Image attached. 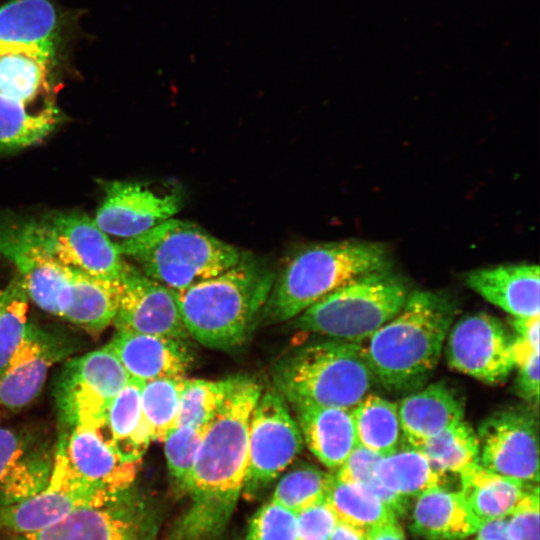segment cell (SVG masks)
<instances>
[{"label":"cell","mask_w":540,"mask_h":540,"mask_svg":"<svg viewBox=\"0 0 540 540\" xmlns=\"http://www.w3.org/2000/svg\"><path fill=\"white\" fill-rule=\"evenodd\" d=\"M261 386L247 376L235 384L206 426L185 491L188 508L167 540H216L225 530L244 489L248 428Z\"/></svg>","instance_id":"obj_1"},{"label":"cell","mask_w":540,"mask_h":540,"mask_svg":"<svg viewBox=\"0 0 540 540\" xmlns=\"http://www.w3.org/2000/svg\"><path fill=\"white\" fill-rule=\"evenodd\" d=\"M274 280L266 266L243 255L224 272L177 291L189 337L215 350L242 345L261 318Z\"/></svg>","instance_id":"obj_2"},{"label":"cell","mask_w":540,"mask_h":540,"mask_svg":"<svg viewBox=\"0 0 540 540\" xmlns=\"http://www.w3.org/2000/svg\"><path fill=\"white\" fill-rule=\"evenodd\" d=\"M455 316L452 302L431 291H414L391 320L363 346L375 377L385 388L419 385L436 367Z\"/></svg>","instance_id":"obj_3"},{"label":"cell","mask_w":540,"mask_h":540,"mask_svg":"<svg viewBox=\"0 0 540 540\" xmlns=\"http://www.w3.org/2000/svg\"><path fill=\"white\" fill-rule=\"evenodd\" d=\"M389 266L388 250L380 243L344 240L308 245L274 280L260 320L275 324L293 319L353 279Z\"/></svg>","instance_id":"obj_4"},{"label":"cell","mask_w":540,"mask_h":540,"mask_svg":"<svg viewBox=\"0 0 540 540\" xmlns=\"http://www.w3.org/2000/svg\"><path fill=\"white\" fill-rule=\"evenodd\" d=\"M276 391L287 403H311L352 410L375 377L360 343L332 339L300 346L273 368Z\"/></svg>","instance_id":"obj_5"},{"label":"cell","mask_w":540,"mask_h":540,"mask_svg":"<svg viewBox=\"0 0 540 540\" xmlns=\"http://www.w3.org/2000/svg\"><path fill=\"white\" fill-rule=\"evenodd\" d=\"M117 246L146 276L175 291L214 277L243 257L236 247L198 224L175 218Z\"/></svg>","instance_id":"obj_6"},{"label":"cell","mask_w":540,"mask_h":540,"mask_svg":"<svg viewBox=\"0 0 540 540\" xmlns=\"http://www.w3.org/2000/svg\"><path fill=\"white\" fill-rule=\"evenodd\" d=\"M408 295L404 281L389 269L374 271L315 302L295 317L294 327L361 344L400 312Z\"/></svg>","instance_id":"obj_7"},{"label":"cell","mask_w":540,"mask_h":540,"mask_svg":"<svg viewBox=\"0 0 540 540\" xmlns=\"http://www.w3.org/2000/svg\"><path fill=\"white\" fill-rule=\"evenodd\" d=\"M14 229L60 263L90 275L122 280L129 264L94 219L57 212L40 219L7 216Z\"/></svg>","instance_id":"obj_8"},{"label":"cell","mask_w":540,"mask_h":540,"mask_svg":"<svg viewBox=\"0 0 540 540\" xmlns=\"http://www.w3.org/2000/svg\"><path fill=\"white\" fill-rule=\"evenodd\" d=\"M129 379L107 345L72 359L64 366L56 388L61 421L68 429L102 427L109 405Z\"/></svg>","instance_id":"obj_9"},{"label":"cell","mask_w":540,"mask_h":540,"mask_svg":"<svg viewBox=\"0 0 540 540\" xmlns=\"http://www.w3.org/2000/svg\"><path fill=\"white\" fill-rule=\"evenodd\" d=\"M303 437L286 400L277 391L261 393L250 417L244 488L254 490L278 477L302 451Z\"/></svg>","instance_id":"obj_10"},{"label":"cell","mask_w":540,"mask_h":540,"mask_svg":"<svg viewBox=\"0 0 540 540\" xmlns=\"http://www.w3.org/2000/svg\"><path fill=\"white\" fill-rule=\"evenodd\" d=\"M477 436L483 467L524 484L538 483V422L531 410L498 411L481 423Z\"/></svg>","instance_id":"obj_11"},{"label":"cell","mask_w":540,"mask_h":540,"mask_svg":"<svg viewBox=\"0 0 540 540\" xmlns=\"http://www.w3.org/2000/svg\"><path fill=\"white\" fill-rule=\"evenodd\" d=\"M447 335L446 359L451 369L488 384L505 381L513 370V339L496 317L465 315Z\"/></svg>","instance_id":"obj_12"},{"label":"cell","mask_w":540,"mask_h":540,"mask_svg":"<svg viewBox=\"0 0 540 540\" xmlns=\"http://www.w3.org/2000/svg\"><path fill=\"white\" fill-rule=\"evenodd\" d=\"M120 494L94 491L81 484L69 472L61 455L55 450L47 485L22 501L0 506V529L11 534L36 532L76 509L107 502Z\"/></svg>","instance_id":"obj_13"},{"label":"cell","mask_w":540,"mask_h":540,"mask_svg":"<svg viewBox=\"0 0 540 540\" xmlns=\"http://www.w3.org/2000/svg\"><path fill=\"white\" fill-rule=\"evenodd\" d=\"M128 491L76 509L42 530L12 534L9 540H147L144 511Z\"/></svg>","instance_id":"obj_14"},{"label":"cell","mask_w":540,"mask_h":540,"mask_svg":"<svg viewBox=\"0 0 540 540\" xmlns=\"http://www.w3.org/2000/svg\"><path fill=\"white\" fill-rule=\"evenodd\" d=\"M56 450L80 483L108 494L129 490L141 463L123 458L98 429L83 425H76L61 435Z\"/></svg>","instance_id":"obj_15"},{"label":"cell","mask_w":540,"mask_h":540,"mask_svg":"<svg viewBox=\"0 0 540 540\" xmlns=\"http://www.w3.org/2000/svg\"><path fill=\"white\" fill-rule=\"evenodd\" d=\"M122 294L113 324L117 330L187 340L177 291L129 264L121 280Z\"/></svg>","instance_id":"obj_16"},{"label":"cell","mask_w":540,"mask_h":540,"mask_svg":"<svg viewBox=\"0 0 540 540\" xmlns=\"http://www.w3.org/2000/svg\"><path fill=\"white\" fill-rule=\"evenodd\" d=\"M104 191L94 221L107 235L124 240L172 218L183 202L179 192L158 195L140 183L127 181L106 182Z\"/></svg>","instance_id":"obj_17"},{"label":"cell","mask_w":540,"mask_h":540,"mask_svg":"<svg viewBox=\"0 0 540 540\" xmlns=\"http://www.w3.org/2000/svg\"><path fill=\"white\" fill-rule=\"evenodd\" d=\"M0 256L17 268L28 298L42 310L62 315L69 298V266L20 235L7 216L0 217Z\"/></svg>","instance_id":"obj_18"},{"label":"cell","mask_w":540,"mask_h":540,"mask_svg":"<svg viewBox=\"0 0 540 540\" xmlns=\"http://www.w3.org/2000/svg\"><path fill=\"white\" fill-rule=\"evenodd\" d=\"M62 337L29 323L27 332L0 370V408L20 410L40 393L50 368L69 354Z\"/></svg>","instance_id":"obj_19"},{"label":"cell","mask_w":540,"mask_h":540,"mask_svg":"<svg viewBox=\"0 0 540 540\" xmlns=\"http://www.w3.org/2000/svg\"><path fill=\"white\" fill-rule=\"evenodd\" d=\"M54 454L35 435L0 426V506L41 491L49 481Z\"/></svg>","instance_id":"obj_20"},{"label":"cell","mask_w":540,"mask_h":540,"mask_svg":"<svg viewBox=\"0 0 540 540\" xmlns=\"http://www.w3.org/2000/svg\"><path fill=\"white\" fill-rule=\"evenodd\" d=\"M107 346L130 378L149 381L185 376L193 362L187 340L117 330Z\"/></svg>","instance_id":"obj_21"},{"label":"cell","mask_w":540,"mask_h":540,"mask_svg":"<svg viewBox=\"0 0 540 540\" xmlns=\"http://www.w3.org/2000/svg\"><path fill=\"white\" fill-rule=\"evenodd\" d=\"M467 286L514 318L539 316V266L527 263L480 268Z\"/></svg>","instance_id":"obj_22"},{"label":"cell","mask_w":540,"mask_h":540,"mask_svg":"<svg viewBox=\"0 0 540 540\" xmlns=\"http://www.w3.org/2000/svg\"><path fill=\"white\" fill-rule=\"evenodd\" d=\"M291 406L309 450L329 469H338L357 445L352 410L311 403Z\"/></svg>","instance_id":"obj_23"},{"label":"cell","mask_w":540,"mask_h":540,"mask_svg":"<svg viewBox=\"0 0 540 540\" xmlns=\"http://www.w3.org/2000/svg\"><path fill=\"white\" fill-rule=\"evenodd\" d=\"M403 440L418 448L450 425L464 420L460 398L444 383L410 394L398 405Z\"/></svg>","instance_id":"obj_24"},{"label":"cell","mask_w":540,"mask_h":540,"mask_svg":"<svg viewBox=\"0 0 540 540\" xmlns=\"http://www.w3.org/2000/svg\"><path fill=\"white\" fill-rule=\"evenodd\" d=\"M480 525L461 491L439 487L417 497L410 529L425 540H458L475 534Z\"/></svg>","instance_id":"obj_25"},{"label":"cell","mask_w":540,"mask_h":540,"mask_svg":"<svg viewBox=\"0 0 540 540\" xmlns=\"http://www.w3.org/2000/svg\"><path fill=\"white\" fill-rule=\"evenodd\" d=\"M121 294L120 280L93 276L69 266V299L61 317L89 332H100L113 323Z\"/></svg>","instance_id":"obj_26"},{"label":"cell","mask_w":540,"mask_h":540,"mask_svg":"<svg viewBox=\"0 0 540 540\" xmlns=\"http://www.w3.org/2000/svg\"><path fill=\"white\" fill-rule=\"evenodd\" d=\"M142 386L143 381L130 378L109 405L104 423L98 428L118 454L137 462H141L152 441L141 408Z\"/></svg>","instance_id":"obj_27"},{"label":"cell","mask_w":540,"mask_h":540,"mask_svg":"<svg viewBox=\"0 0 540 540\" xmlns=\"http://www.w3.org/2000/svg\"><path fill=\"white\" fill-rule=\"evenodd\" d=\"M58 22L48 0H11L0 7V45H21L55 55Z\"/></svg>","instance_id":"obj_28"},{"label":"cell","mask_w":540,"mask_h":540,"mask_svg":"<svg viewBox=\"0 0 540 540\" xmlns=\"http://www.w3.org/2000/svg\"><path fill=\"white\" fill-rule=\"evenodd\" d=\"M459 475L460 491L481 522L508 517L530 486L492 472L479 462L465 468Z\"/></svg>","instance_id":"obj_29"},{"label":"cell","mask_w":540,"mask_h":540,"mask_svg":"<svg viewBox=\"0 0 540 540\" xmlns=\"http://www.w3.org/2000/svg\"><path fill=\"white\" fill-rule=\"evenodd\" d=\"M54 56L21 45H0V94L24 104L49 87Z\"/></svg>","instance_id":"obj_30"},{"label":"cell","mask_w":540,"mask_h":540,"mask_svg":"<svg viewBox=\"0 0 540 540\" xmlns=\"http://www.w3.org/2000/svg\"><path fill=\"white\" fill-rule=\"evenodd\" d=\"M374 472L385 488L406 499L444 487L446 481L445 474L436 470L421 450L406 441L383 456Z\"/></svg>","instance_id":"obj_31"},{"label":"cell","mask_w":540,"mask_h":540,"mask_svg":"<svg viewBox=\"0 0 540 540\" xmlns=\"http://www.w3.org/2000/svg\"><path fill=\"white\" fill-rule=\"evenodd\" d=\"M357 444L380 455L394 452L403 436L398 405L383 397L367 394L353 409Z\"/></svg>","instance_id":"obj_32"},{"label":"cell","mask_w":540,"mask_h":540,"mask_svg":"<svg viewBox=\"0 0 540 540\" xmlns=\"http://www.w3.org/2000/svg\"><path fill=\"white\" fill-rule=\"evenodd\" d=\"M324 501L339 521L365 530L397 517L370 489L343 482L335 474L329 475Z\"/></svg>","instance_id":"obj_33"},{"label":"cell","mask_w":540,"mask_h":540,"mask_svg":"<svg viewBox=\"0 0 540 540\" xmlns=\"http://www.w3.org/2000/svg\"><path fill=\"white\" fill-rule=\"evenodd\" d=\"M53 106L33 113L26 104L0 94V152L20 150L42 141L60 123Z\"/></svg>","instance_id":"obj_34"},{"label":"cell","mask_w":540,"mask_h":540,"mask_svg":"<svg viewBox=\"0 0 540 540\" xmlns=\"http://www.w3.org/2000/svg\"><path fill=\"white\" fill-rule=\"evenodd\" d=\"M441 473H460L479 462V440L473 428L461 420L418 447Z\"/></svg>","instance_id":"obj_35"},{"label":"cell","mask_w":540,"mask_h":540,"mask_svg":"<svg viewBox=\"0 0 540 540\" xmlns=\"http://www.w3.org/2000/svg\"><path fill=\"white\" fill-rule=\"evenodd\" d=\"M184 376L143 382L141 408L152 440L163 441L176 426Z\"/></svg>","instance_id":"obj_36"},{"label":"cell","mask_w":540,"mask_h":540,"mask_svg":"<svg viewBox=\"0 0 540 540\" xmlns=\"http://www.w3.org/2000/svg\"><path fill=\"white\" fill-rule=\"evenodd\" d=\"M236 377L222 380L185 378L180 395L176 426L188 425L205 428L229 395Z\"/></svg>","instance_id":"obj_37"},{"label":"cell","mask_w":540,"mask_h":540,"mask_svg":"<svg viewBox=\"0 0 540 540\" xmlns=\"http://www.w3.org/2000/svg\"><path fill=\"white\" fill-rule=\"evenodd\" d=\"M28 295L19 277L0 294V370L22 342L28 326Z\"/></svg>","instance_id":"obj_38"},{"label":"cell","mask_w":540,"mask_h":540,"mask_svg":"<svg viewBox=\"0 0 540 540\" xmlns=\"http://www.w3.org/2000/svg\"><path fill=\"white\" fill-rule=\"evenodd\" d=\"M329 475L314 466H300L281 478L271 501L297 514L324 501Z\"/></svg>","instance_id":"obj_39"},{"label":"cell","mask_w":540,"mask_h":540,"mask_svg":"<svg viewBox=\"0 0 540 540\" xmlns=\"http://www.w3.org/2000/svg\"><path fill=\"white\" fill-rule=\"evenodd\" d=\"M205 428L176 426L162 441L169 473L182 490L193 469Z\"/></svg>","instance_id":"obj_40"},{"label":"cell","mask_w":540,"mask_h":540,"mask_svg":"<svg viewBox=\"0 0 540 540\" xmlns=\"http://www.w3.org/2000/svg\"><path fill=\"white\" fill-rule=\"evenodd\" d=\"M297 514L273 501L252 517L247 540H297Z\"/></svg>","instance_id":"obj_41"},{"label":"cell","mask_w":540,"mask_h":540,"mask_svg":"<svg viewBox=\"0 0 540 540\" xmlns=\"http://www.w3.org/2000/svg\"><path fill=\"white\" fill-rule=\"evenodd\" d=\"M514 367L518 368L517 391L527 401L539 399V348L516 337L512 341Z\"/></svg>","instance_id":"obj_42"},{"label":"cell","mask_w":540,"mask_h":540,"mask_svg":"<svg viewBox=\"0 0 540 540\" xmlns=\"http://www.w3.org/2000/svg\"><path fill=\"white\" fill-rule=\"evenodd\" d=\"M507 519V534L511 540H539V489L530 485Z\"/></svg>","instance_id":"obj_43"},{"label":"cell","mask_w":540,"mask_h":540,"mask_svg":"<svg viewBox=\"0 0 540 540\" xmlns=\"http://www.w3.org/2000/svg\"><path fill=\"white\" fill-rule=\"evenodd\" d=\"M337 522L325 501L308 507L297 513V540H329Z\"/></svg>","instance_id":"obj_44"},{"label":"cell","mask_w":540,"mask_h":540,"mask_svg":"<svg viewBox=\"0 0 540 540\" xmlns=\"http://www.w3.org/2000/svg\"><path fill=\"white\" fill-rule=\"evenodd\" d=\"M382 457L357 444L335 476L343 482L367 486L375 479V467Z\"/></svg>","instance_id":"obj_45"},{"label":"cell","mask_w":540,"mask_h":540,"mask_svg":"<svg viewBox=\"0 0 540 540\" xmlns=\"http://www.w3.org/2000/svg\"><path fill=\"white\" fill-rule=\"evenodd\" d=\"M539 322L540 316L526 318L513 317L512 325L518 337L539 348Z\"/></svg>","instance_id":"obj_46"},{"label":"cell","mask_w":540,"mask_h":540,"mask_svg":"<svg viewBox=\"0 0 540 540\" xmlns=\"http://www.w3.org/2000/svg\"><path fill=\"white\" fill-rule=\"evenodd\" d=\"M476 540H511L507 534V517L481 522Z\"/></svg>","instance_id":"obj_47"},{"label":"cell","mask_w":540,"mask_h":540,"mask_svg":"<svg viewBox=\"0 0 540 540\" xmlns=\"http://www.w3.org/2000/svg\"><path fill=\"white\" fill-rule=\"evenodd\" d=\"M366 540H406V538L396 519L368 529Z\"/></svg>","instance_id":"obj_48"},{"label":"cell","mask_w":540,"mask_h":540,"mask_svg":"<svg viewBox=\"0 0 540 540\" xmlns=\"http://www.w3.org/2000/svg\"><path fill=\"white\" fill-rule=\"evenodd\" d=\"M367 530L338 520L329 540H366Z\"/></svg>","instance_id":"obj_49"},{"label":"cell","mask_w":540,"mask_h":540,"mask_svg":"<svg viewBox=\"0 0 540 540\" xmlns=\"http://www.w3.org/2000/svg\"><path fill=\"white\" fill-rule=\"evenodd\" d=\"M1 291H2V290L0 289V294H1Z\"/></svg>","instance_id":"obj_50"}]
</instances>
